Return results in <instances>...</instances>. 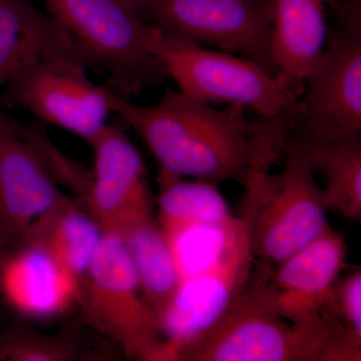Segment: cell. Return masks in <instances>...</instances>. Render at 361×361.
Segmentation results:
<instances>
[{
	"instance_id": "obj_1",
	"label": "cell",
	"mask_w": 361,
	"mask_h": 361,
	"mask_svg": "<svg viewBox=\"0 0 361 361\" xmlns=\"http://www.w3.org/2000/svg\"><path fill=\"white\" fill-rule=\"evenodd\" d=\"M113 114L148 146L161 170L207 182H245L281 159L292 111L272 120L249 118L247 109H225L168 90L158 103L142 106L111 96Z\"/></svg>"
},
{
	"instance_id": "obj_2",
	"label": "cell",
	"mask_w": 361,
	"mask_h": 361,
	"mask_svg": "<svg viewBox=\"0 0 361 361\" xmlns=\"http://www.w3.org/2000/svg\"><path fill=\"white\" fill-rule=\"evenodd\" d=\"M90 68L130 99L167 78L146 42L149 23L137 0H42Z\"/></svg>"
},
{
	"instance_id": "obj_3",
	"label": "cell",
	"mask_w": 361,
	"mask_h": 361,
	"mask_svg": "<svg viewBox=\"0 0 361 361\" xmlns=\"http://www.w3.org/2000/svg\"><path fill=\"white\" fill-rule=\"evenodd\" d=\"M278 173L252 171L244 211L254 261L277 264L301 250L329 227L322 190L300 153L285 149Z\"/></svg>"
},
{
	"instance_id": "obj_4",
	"label": "cell",
	"mask_w": 361,
	"mask_h": 361,
	"mask_svg": "<svg viewBox=\"0 0 361 361\" xmlns=\"http://www.w3.org/2000/svg\"><path fill=\"white\" fill-rule=\"evenodd\" d=\"M361 348L336 325L296 324L269 313L230 307L178 351L179 361H360Z\"/></svg>"
},
{
	"instance_id": "obj_5",
	"label": "cell",
	"mask_w": 361,
	"mask_h": 361,
	"mask_svg": "<svg viewBox=\"0 0 361 361\" xmlns=\"http://www.w3.org/2000/svg\"><path fill=\"white\" fill-rule=\"evenodd\" d=\"M146 42L179 90L207 103L240 104L272 120L293 110L300 99L251 59L173 39L152 25Z\"/></svg>"
},
{
	"instance_id": "obj_6",
	"label": "cell",
	"mask_w": 361,
	"mask_h": 361,
	"mask_svg": "<svg viewBox=\"0 0 361 361\" xmlns=\"http://www.w3.org/2000/svg\"><path fill=\"white\" fill-rule=\"evenodd\" d=\"M82 323L116 342L128 357L164 361L158 316L142 294L139 278L120 237L104 234L80 279Z\"/></svg>"
},
{
	"instance_id": "obj_7",
	"label": "cell",
	"mask_w": 361,
	"mask_h": 361,
	"mask_svg": "<svg viewBox=\"0 0 361 361\" xmlns=\"http://www.w3.org/2000/svg\"><path fill=\"white\" fill-rule=\"evenodd\" d=\"M348 247L329 226L314 241L277 264L254 261L231 307L279 316L296 324L341 327L327 311L330 292L345 266Z\"/></svg>"
},
{
	"instance_id": "obj_8",
	"label": "cell",
	"mask_w": 361,
	"mask_h": 361,
	"mask_svg": "<svg viewBox=\"0 0 361 361\" xmlns=\"http://www.w3.org/2000/svg\"><path fill=\"white\" fill-rule=\"evenodd\" d=\"M78 54H59L30 63L4 87V103L28 111L92 142L109 125L114 90L94 84Z\"/></svg>"
},
{
	"instance_id": "obj_9",
	"label": "cell",
	"mask_w": 361,
	"mask_h": 361,
	"mask_svg": "<svg viewBox=\"0 0 361 361\" xmlns=\"http://www.w3.org/2000/svg\"><path fill=\"white\" fill-rule=\"evenodd\" d=\"M149 25L173 39L251 59L278 77L266 0H137Z\"/></svg>"
},
{
	"instance_id": "obj_10",
	"label": "cell",
	"mask_w": 361,
	"mask_h": 361,
	"mask_svg": "<svg viewBox=\"0 0 361 361\" xmlns=\"http://www.w3.org/2000/svg\"><path fill=\"white\" fill-rule=\"evenodd\" d=\"M40 128L20 122L0 106V248L20 243L33 221L63 198Z\"/></svg>"
},
{
	"instance_id": "obj_11",
	"label": "cell",
	"mask_w": 361,
	"mask_h": 361,
	"mask_svg": "<svg viewBox=\"0 0 361 361\" xmlns=\"http://www.w3.org/2000/svg\"><path fill=\"white\" fill-rule=\"evenodd\" d=\"M300 113L348 134L361 132V0H343L336 26L311 66L298 102Z\"/></svg>"
},
{
	"instance_id": "obj_12",
	"label": "cell",
	"mask_w": 361,
	"mask_h": 361,
	"mask_svg": "<svg viewBox=\"0 0 361 361\" xmlns=\"http://www.w3.org/2000/svg\"><path fill=\"white\" fill-rule=\"evenodd\" d=\"M90 145L94 166L80 201L104 234L154 215L146 166L123 129L109 123Z\"/></svg>"
},
{
	"instance_id": "obj_13",
	"label": "cell",
	"mask_w": 361,
	"mask_h": 361,
	"mask_svg": "<svg viewBox=\"0 0 361 361\" xmlns=\"http://www.w3.org/2000/svg\"><path fill=\"white\" fill-rule=\"evenodd\" d=\"M253 265L247 238L219 264L180 282L160 317L164 361L175 360L183 346L219 322L243 288Z\"/></svg>"
},
{
	"instance_id": "obj_14",
	"label": "cell",
	"mask_w": 361,
	"mask_h": 361,
	"mask_svg": "<svg viewBox=\"0 0 361 361\" xmlns=\"http://www.w3.org/2000/svg\"><path fill=\"white\" fill-rule=\"evenodd\" d=\"M285 149L300 153L313 172L322 176L325 180L322 197L327 211L360 221V135L311 121L302 116L297 104L285 137Z\"/></svg>"
},
{
	"instance_id": "obj_15",
	"label": "cell",
	"mask_w": 361,
	"mask_h": 361,
	"mask_svg": "<svg viewBox=\"0 0 361 361\" xmlns=\"http://www.w3.org/2000/svg\"><path fill=\"white\" fill-rule=\"evenodd\" d=\"M80 278L44 249L18 244L0 257V294L18 314L49 319L78 304Z\"/></svg>"
},
{
	"instance_id": "obj_16",
	"label": "cell",
	"mask_w": 361,
	"mask_h": 361,
	"mask_svg": "<svg viewBox=\"0 0 361 361\" xmlns=\"http://www.w3.org/2000/svg\"><path fill=\"white\" fill-rule=\"evenodd\" d=\"M334 0H266L279 80L302 94L304 80L326 42L325 9Z\"/></svg>"
},
{
	"instance_id": "obj_17",
	"label": "cell",
	"mask_w": 361,
	"mask_h": 361,
	"mask_svg": "<svg viewBox=\"0 0 361 361\" xmlns=\"http://www.w3.org/2000/svg\"><path fill=\"white\" fill-rule=\"evenodd\" d=\"M59 54L82 58L47 11L30 0H0V89L25 66Z\"/></svg>"
},
{
	"instance_id": "obj_18",
	"label": "cell",
	"mask_w": 361,
	"mask_h": 361,
	"mask_svg": "<svg viewBox=\"0 0 361 361\" xmlns=\"http://www.w3.org/2000/svg\"><path fill=\"white\" fill-rule=\"evenodd\" d=\"M103 238V230L82 202L65 194L33 221L20 243L40 247L82 279Z\"/></svg>"
},
{
	"instance_id": "obj_19",
	"label": "cell",
	"mask_w": 361,
	"mask_h": 361,
	"mask_svg": "<svg viewBox=\"0 0 361 361\" xmlns=\"http://www.w3.org/2000/svg\"><path fill=\"white\" fill-rule=\"evenodd\" d=\"M132 259L145 299L158 316L172 301L180 283L172 249L153 216L135 221L116 235Z\"/></svg>"
},
{
	"instance_id": "obj_20",
	"label": "cell",
	"mask_w": 361,
	"mask_h": 361,
	"mask_svg": "<svg viewBox=\"0 0 361 361\" xmlns=\"http://www.w3.org/2000/svg\"><path fill=\"white\" fill-rule=\"evenodd\" d=\"M164 233L172 249L180 282L219 264L248 238L242 216L217 224L180 226Z\"/></svg>"
},
{
	"instance_id": "obj_21",
	"label": "cell",
	"mask_w": 361,
	"mask_h": 361,
	"mask_svg": "<svg viewBox=\"0 0 361 361\" xmlns=\"http://www.w3.org/2000/svg\"><path fill=\"white\" fill-rule=\"evenodd\" d=\"M158 183V222L164 231L180 226L217 224L234 218L214 183L183 180L161 169Z\"/></svg>"
},
{
	"instance_id": "obj_22",
	"label": "cell",
	"mask_w": 361,
	"mask_h": 361,
	"mask_svg": "<svg viewBox=\"0 0 361 361\" xmlns=\"http://www.w3.org/2000/svg\"><path fill=\"white\" fill-rule=\"evenodd\" d=\"M80 342L71 336L16 330L0 336L1 361H71L80 357Z\"/></svg>"
},
{
	"instance_id": "obj_23",
	"label": "cell",
	"mask_w": 361,
	"mask_h": 361,
	"mask_svg": "<svg viewBox=\"0 0 361 361\" xmlns=\"http://www.w3.org/2000/svg\"><path fill=\"white\" fill-rule=\"evenodd\" d=\"M327 311L346 332L350 341L361 346V272L355 270L339 277L332 287Z\"/></svg>"
},
{
	"instance_id": "obj_24",
	"label": "cell",
	"mask_w": 361,
	"mask_h": 361,
	"mask_svg": "<svg viewBox=\"0 0 361 361\" xmlns=\"http://www.w3.org/2000/svg\"><path fill=\"white\" fill-rule=\"evenodd\" d=\"M1 255H2V250H1V248H0V257H1Z\"/></svg>"
}]
</instances>
